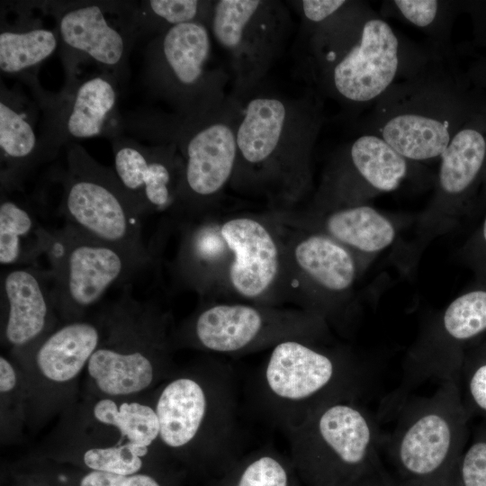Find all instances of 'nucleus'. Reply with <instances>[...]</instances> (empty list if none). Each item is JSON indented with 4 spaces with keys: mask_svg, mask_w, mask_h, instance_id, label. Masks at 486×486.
Wrapping results in <instances>:
<instances>
[{
    "mask_svg": "<svg viewBox=\"0 0 486 486\" xmlns=\"http://www.w3.org/2000/svg\"><path fill=\"white\" fill-rule=\"evenodd\" d=\"M236 486H288V475L277 457L263 453L243 468Z\"/></svg>",
    "mask_w": 486,
    "mask_h": 486,
    "instance_id": "nucleus-34",
    "label": "nucleus"
},
{
    "mask_svg": "<svg viewBox=\"0 0 486 486\" xmlns=\"http://www.w3.org/2000/svg\"><path fill=\"white\" fill-rule=\"evenodd\" d=\"M265 220L237 214L221 220V233L233 251L226 292L244 302L275 306L289 296L287 261L277 223Z\"/></svg>",
    "mask_w": 486,
    "mask_h": 486,
    "instance_id": "nucleus-16",
    "label": "nucleus"
},
{
    "mask_svg": "<svg viewBox=\"0 0 486 486\" xmlns=\"http://www.w3.org/2000/svg\"><path fill=\"white\" fill-rule=\"evenodd\" d=\"M292 228L297 230L293 236L286 241L282 236L287 261L289 295L295 289L305 293L314 291L325 295H340L348 292L359 271L356 257L323 233Z\"/></svg>",
    "mask_w": 486,
    "mask_h": 486,
    "instance_id": "nucleus-19",
    "label": "nucleus"
},
{
    "mask_svg": "<svg viewBox=\"0 0 486 486\" xmlns=\"http://www.w3.org/2000/svg\"><path fill=\"white\" fill-rule=\"evenodd\" d=\"M1 294L6 310L5 340L16 347L32 344L44 333L56 309L48 269L22 266L5 272Z\"/></svg>",
    "mask_w": 486,
    "mask_h": 486,
    "instance_id": "nucleus-23",
    "label": "nucleus"
},
{
    "mask_svg": "<svg viewBox=\"0 0 486 486\" xmlns=\"http://www.w3.org/2000/svg\"><path fill=\"white\" fill-rule=\"evenodd\" d=\"M321 220L314 228H302L323 233L346 248L357 259L373 256L388 248L396 237L392 222L382 212L365 203L323 204ZM293 227V226H292ZM299 228V227H298Z\"/></svg>",
    "mask_w": 486,
    "mask_h": 486,
    "instance_id": "nucleus-24",
    "label": "nucleus"
},
{
    "mask_svg": "<svg viewBox=\"0 0 486 486\" xmlns=\"http://www.w3.org/2000/svg\"><path fill=\"white\" fill-rule=\"evenodd\" d=\"M210 29L200 22L174 26L151 37L144 52V79L172 112L218 109L229 100L226 69L212 61Z\"/></svg>",
    "mask_w": 486,
    "mask_h": 486,
    "instance_id": "nucleus-7",
    "label": "nucleus"
},
{
    "mask_svg": "<svg viewBox=\"0 0 486 486\" xmlns=\"http://www.w3.org/2000/svg\"><path fill=\"white\" fill-rule=\"evenodd\" d=\"M462 12V1L392 0L382 3L380 14L415 27L428 37L429 45L447 52L453 50V27Z\"/></svg>",
    "mask_w": 486,
    "mask_h": 486,
    "instance_id": "nucleus-28",
    "label": "nucleus"
},
{
    "mask_svg": "<svg viewBox=\"0 0 486 486\" xmlns=\"http://www.w3.org/2000/svg\"><path fill=\"white\" fill-rule=\"evenodd\" d=\"M56 23L66 79L78 75L83 63L125 79L128 58L139 37L136 2L54 1L37 4Z\"/></svg>",
    "mask_w": 486,
    "mask_h": 486,
    "instance_id": "nucleus-10",
    "label": "nucleus"
},
{
    "mask_svg": "<svg viewBox=\"0 0 486 486\" xmlns=\"http://www.w3.org/2000/svg\"><path fill=\"white\" fill-rule=\"evenodd\" d=\"M462 9L471 17L475 43L486 46V0L462 1Z\"/></svg>",
    "mask_w": 486,
    "mask_h": 486,
    "instance_id": "nucleus-38",
    "label": "nucleus"
},
{
    "mask_svg": "<svg viewBox=\"0 0 486 486\" xmlns=\"http://www.w3.org/2000/svg\"><path fill=\"white\" fill-rule=\"evenodd\" d=\"M321 328L320 315L244 302L202 306L182 330L190 345L219 354H245L291 339L311 342Z\"/></svg>",
    "mask_w": 486,
    "mask_h": 486,
    "instance_id": "nucleus-14",
    "label": "nucleus"
},
{
    "mask_svg": "<svg viewBox=\"0 0 486 486\" xmlns=\"http://www.w3.org/2000/svg\"><path fill=\"white\" fill-rule=\"evenodd\" d=\"M347 373L339 360L311 342L291 339L276 344L259 377L261 401L286 430L318 406L350 397Z\"/></svg>",
    "mask_w": 486,
    "mask_h": 486,
    "instance_id": "nucleus-12",
    "label": "nucleus"
},
{
    "mask_svg": "<svg viewBox=\"0 0 486 486\" xmlns=\"http://www.w3.org/2000/svg\"><path fill=\"white\" fill-rule=\"evenodd\" d=\"M21 82L29 87L40 109L43 163L77 140L94 137L112 140L125 133L119 110L120 83L111 75L97 72L68 78L58 93L44 90L37 76Z\"/></svg>",
    "mask_w": 486,
    "mask_h": 486,
    "instance_id": "nucleus-13",
    "label": "nucleus"
},
{
    "mask_svg": "<svg viewBox=\"0 0 486 486\" xmlns=\"http://www.w3.org/2000/svg\"><path fill=\"white\" fill-rule=\"evenodd\" d=\"M94 418L105 425L119 429L128 442L149 447L159 439V423L155 408L147 404L131 401L117 404L112 399L104 398L94 406Z\"/></svg>",
    "mask_w": 486,
    "mask_h": 486,
    "instance_id": "nucleus-30",
    "label": "nucleus"
},
{
    "mask_svg": "<svg viewBox=\"0 0 486 486\" xmlns=\"http://www.w3.org/2000/svg\"><path fill=\"white\" fill-rule=\"evenodd\" d=\"M16 385V374L12 364L4 356L0 358V391L11 392Z\"/></svg>",
    "mask_w": 486,
    "mask_h": 486,
    "instance_id": "nucleus-40",
    "label": "nucleus"
},
{
    "mask_svg": "<svg viewBox=\"0 0 486 486\" xmlns=\"http://www.w3.org/2000/svg\"><path fill=\"white\" fill-rule=\"evenodd\" d=\"M410 162L378 135L360 132L334 156L316 195L331 204L364 203L398 189Z\"/></svg>",
    "mask_w": 486,
    "mask_h": 486,
    "instance_id": "nucleus-17",
    "label": "nucleus"
},
{
    "mask_svg": "<svg viewBox=\"0 0 486 486\" xmlns=\"http://www.w3.org/2000/svg\"><path fill=\"white\" fill-rule=\"evenodd\" d=\"M301 68L321 97L349 114L373 106L426 55L364 1H348L325 22L302 30Z\"/></svg>",
    "mask_w": 486,
    "mask_h": 486,
    "instance_id": "nucleus-2",
    "label": "nucleus"
},
{
    "mask_svg": "<svg viewBox=\"0 0 486 486\" xmlns=\"http://www.w3.org/2000/svg\"><path fill=\"white\" fill-rule=\"evenodd\" d=\"M486 99V60L467 70L452 51L428 45L424 58L373 105L360 132L376 134L410 162L439 158Z\"/></svg>",
    "mask_w": 486,
    "mask_h": 486,
    "instance_id": "nucleus-3",
    "label": "nucleus"
},
{
    "mask_svg": "<svg viewBox=\"0 0 486 486\" xmlns=\"http://www.w3.org/2000/svg\"><path fill=\"white\" fill-rule=\"evenodd\" d=\"M290 3L302 19V30H306L332 18L346 4L347 0H302Z\"/></svg>",
    "mask_w": 486,
    "mask_h": 486,
    "instance_id": "nucleus-35",
    "label": "nucleus"
},
{
    "mask_svg": "<svg viewBox=\"0 0 486 486\" xmlns=\"http://www.w3.org/2000/svg\"><path fill=\"white\" fill-rule=\"evenodd\" d=\"M56 309L77 316L112 285L147 267L130 253L64 223L51 228L45 255Z\"/></svg>",
    "mask_w": 486,
    "mask_h": 486,
    "instance_id": "nucleus-15",
    "label": "nucleus"
},
{
    "mask_svg": "<svg viewBox=\"0 0 486 486\" xmlns=\"http://www.w3.org/2000/svg\"><path fill=\"white\" fill-rule=\"evenodd\" d=\"M439 160L436 207L460 208L482 184L486 168V99L457 130Z\"/></svg>",
    "mask_w": 486,
    "mask_h": 486,
    "instance_id": "nucleus-22",
    "label": "nucleus"
},
{
    "mask_svg": "<svg viewBox=\"0 0 486 486\" xmlns=\"http://www.w3.org/2000/svg\"><path fill=\"white\" fill-rule=\"evenodd\" d=\"M482 184L484 185V192H485V194H486V168H485V171H484V174H483Z\"/></svg>",
    "mask_w": 486,
    "mask_h": 486,
    "instance_id": "nucleus-42",
    "label": "nucleus"
},
{
    "mask_svg": "<svg viewBox=\"0 0 486 486\" xmlns=\"http://www.w3.org/2000/svg\"><path fill=\"white\" fill-rule=\"evenodd\" d=\"M39 104L20 89L8 88L1 80L0 91V158L1 191L21 189L25 177L43 164Z\"/></svg>",
    "mask_w": 486,
    "mask_h": 486,
    "instance_id": "nucleus-21",
    "label": "nucleus"
},
{
    "mask_svg": "<svg viewBox=\"0 0 486 486\" xmlns=\"http://www.w3.org/2000/svg\"><path fill=\"white\" fill-rule=\"evenodd\" d=\"M100 340V328L94 323L71 320L42 339L36 349V364L50 381L68 382L87 364Z\"/></svg>",
    "mask_w": 486,
    "mask_h": 486,
    "instance_id": "nucleus-26",
    "label": "nucleus"
},
{
    "mask_svg": "<svg viewBox=\"0 0 486 486\" xmlns=\"http://www.w3.org/2000/svg\"><path fill=\"white\" fill-rule=\"evenodd\" d=\"M80 486H160L147 474L120 475L93 471L83 477Z\"/></svg>",
    "mask_w": 486,
    "mask_h": 486,
    "instance_id": "nucleus-37",
    "label": "nucleus"
},
{
    "mask_svg": "<svg viewBox=\"0 0 486 486\" xmlns=\"http://www.w3.org/2000/svg\"><path fill=\"white\" fill-rule=\"evenodd\" d=\"M148 452V447L127 441L122 446L88 449L84 454V463L93 471L132 475L141 468V458Z\"/></svg>",
    "mask_w": 486,
    "mask_h": 486,
    "instance_id": "nucleus-32",
    "label": "nucleus"
},
{
    "mask_svg": "<svg viewBox=\"0 0 486 486\" xmlns=\"http://www.w3.org/2000/svg\"><path fill=\"white\" fill-rule=\"evenodd\" d=\"M477 241L479 248H481L479 250L483 254L484 256H486V215L484 216L481 229L479 230Z\"/></svg>",
    "mask_w": 486,
    "mask_h": 486,
    "instance_id": "nucleus-41",
    "label": "nucleus"
},
{
    "mask_svg": "<svg viewBox=\"0 0 486 486\" xmlns=\"http://www.w3.org/2000/svg\"><path fill=\"white\" fill-rule=\"evenodd\" d=\"M468 413L453 380L400 426L392 456L404 486H453L465 448Z\"/></svg>",
    "mask_w": 486,
    "mask_h": 486,
    "instance_id": "nucleus-8",
    "label": "nucleus"
},
{
    "mask_svg": "<svg viewBox=\"0 0 486 486\" xmlns=\"http://www.w3.org/2000/svg\"><path fill=\"white\" fill-rule=\"evenodd\" d=\"M285 431L293 454L320 486H349L382 466L375 425L351 397L318 406Z\"/></svg>",
    "mask_w": 486,
    "mask_h": 486,
    "instance_id": "nucleus-6",
    "label": "nucleus"
},
{
    "mask_svg": "<svg viewBox=\"0 0 486 486\" xmlns=\"http://www.w3.org/2000/svg\"><path fill=\"white\" fill-rule=\"evenodd\" d=\"M51 228L44 226L28 203L1 191L0 264L39 266L45 255Z\"/></svg>",
    "mask_w": 486,
    "mask_h": 486,
    "instance_id": "nucleus-27",
    "label": "nucleus"
},
{
    "mask_svg": "<svg viewBox=\"0 0 486 486\" xmlns=\"http://www.w3.org/2000/svg\"><path fill=\"white\" fill-rule=\"evenodd\" d=\"M182 220L179 246L171 263L175 279L202 297L226 292L233 251L221 233V220L211 212Z\"/></svg>",
    "mask_w": 486,
    "mask_h": 486,
    "instance_id": "nucleus-20",
    "label": "nucleus"
},
{
    "mask_svg": "<svg viewBox=\"0 0 486 486\" xmlns=\"http://www.w3.org/2000/svg\"><path fill=\"white\" fill-rule=\"evenodd\" d=\"M110 141L112 168L143 215H175L184 171V162L176 146L145 145L126 133Z\"/></svg>",
    "mask_w": 486,
    "mask_h": 486,
    "instance_id": "nucleus-18",
    "label": "nucleus"
},
{
    "mask_svg": "<svg viewBox=\"0 0 486 486\" xmlns=\"http://www.w3.org/2000/svg\"><path fill=\"white\" fill-rule=\"evenodd\" d=\"M238 99L230 94L221 107L179 115L142 112L123 117L125 132L149 143L174 144L184 171L175 215L210 212L230 185L237 161Z\"/></svg>",
    "mask_w": 486,
    "mask_h": 486,
    "instance_id": "nucleus-4",
    "label": "nucleus"
},
{
    "mask_svg": "<svg viewBox=\"0 0 486 486\" xmlns=\"http://www.w3.org/2000/svg\"><path fill=\"white\" fill-rule=\"evenodd\" d=\"M443 327L447 336L466 342L486 332V289L461 294L446 307Z\"/></svg>",
    "mask_w": 486,
    "mask_h": 486,
    "instance_id": "nucleus-31",
    "label": "nucleus"
},
{
    "mask_svg": "<svg viewBox=\"0 0 486 486\" xmlns=\"http://www.w3.org/2000/svg\"><path fill=\"white\" fill-rule=\"evenodd\" d=\"M453 486H486V425L464 448L456 467Z\"/></svg>",
    "mask_w": 486,
    "mask_h": 486,
    "instance_id": "nucleus-33",
    "label": "nucleus"
},
{
    "mask_svg": "<svg viewBox=\"0 0 486 486\" xmlns=\"http://www.w3.org/2000/svg\"><path fill=\"white\" fill-rule=\"evenodd\" d=\"M155 410L159 440L180 450L200 442L212 450L235 446L236 401L232 373L216 363L205 379L184 375L167 382Z\"/></svg>",
    "mask_w": 486,
    "mask_h": 486,
    "instance_id": "nucleus-9",
    "label": "nucleus"
},
{
    "mask_svg": "<svg viewBox=\"0 0 486 486\" xmlns=\"http://www.w3.org/2000/svg\"><path fill=\"white\" fill-rule=\"evenodd\" d=\"M466 391L471 405L486 415V347L470 364Z\"/></svg>",
    "mask_w": 486,
    "mask_h": 486,
    "instance_id": "nucleus-36",
    "label": "nucleus"
},
{
    "mask_svg": "<svg viewBox=\"0 0 486 486\" xmlns=\"http://www.w3.org/2000/svg\"><path fill=\"white\" fill-rule=\"evenodd\" d=\"M65 149V166L57 176L64 223L130 253L148 266L154 264L155 250L143 239L144 215L113 168L99 164L78 143Z\"/></svg>",
    "mask_w": 486,
    "mask_h": 486,
    "instance_id": "nucleus-5",
    "label": "nucleus"
},
{
    "mask_svg": "<svg viewBox=\"0 0 486 486\" xmlns=\"http://www.w3.org/2000/svg\"><path fill=\"white\" fill-rule=\"evenodd\" d=\"M212 0H148L136 3L135 22L139 36L158 35L183 23L200 22L209 27Z\"/></svg>",
    "mask_w": 486,
    "mask_h": 486,
    "instance_id": "nucleus-29",
    "label": "nucleus"
},
{
    "mask_svg": "<svg viewBox=\"0 0 486 486\" xmlns=\"http://www.w3.org/2000/svg\"><path fill=\"white\" fill-rule=\"evenodd\" d=\"M292 20L277 0H216L209 29L226 53L233 77L230 94L241 98L264 84L288 41Z\"/></svg>",
    "mask_w": 486,
    "mask_h": 486,
    "instance_id": "nucleus-11",
    "label": "nucleus"
},
{
    "mask_svg": "<svg viewBox=\"0 0 486 486\" xmlns=\"http://www.w3.org/2000/svg\"><path fill=\"white\" fill-rule=\"evenodd\" d=\"M19 5L20 18L14 24L1 22L0 70L20 80L38 75L40 65L55 52L59 41L56 29L31 18V4Z\"/></svg>",
    "mask_w": 486,
    "mask_h": 486,
    "instance_id": "nucleus-25",
    "label": "nucleus"
},
{
    "mask_svg": "<svg viewBox=\"0 0 486 486\" xmlns=\"http://www.w3.org/2000/svg\"><path fill=\"white\" fill-rule=\"evenodd\" d=\"M237 99V161L230 186L266 199L275 211H291L312 188L322 98L313 89L292 97L262 84Z\"/></svg>",
    "mask_w": 486,
    "mask_h": 486,
    "instance_id": "nucleus-1",
    "label": "nucleus"
},
{
    "mask_svg": "<svg viewBox=\"0 0 486 486\" xmlns=\"http://www.w3.org/2000/svg\"><path fill=\"white\" fill-rule=\"evenodd\" d=\"M349 486H404L380 466Z\"/></svg>",
    "mask_w": 486,
    "mask_h": 486,
    "instance_id": "nucleus-39",
    "label": "nucleus"
}]
</instances>
